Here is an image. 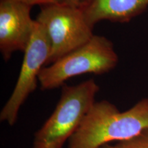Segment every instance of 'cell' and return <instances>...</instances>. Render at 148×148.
Masks as SVG:
<instances>
[{
    "label": "cell",
    "mask_w": 148,
    "mask_h": 148,
    "mask_svg": "<svg viewBox=\"0 0 148 148\" xmlns=\"http://www.w3.org/2000/svg\"><path fill=\"white\" fill-rule=\"evenodd\" d=\"M146 128L147 97L123 112L107 100L95 101L67 142V148H99L132 138Z\"/></svg>",
    "instance_id": "6da1fadb"
},
{
    "label": "cell",
    "mask_w": 148,
    "mask_h": 148,
    "mask_svg": "<svg viewBox=\"0 0 148 148\" xmlns=\"http://www.w3.org/2000/svg\"><path fill=\"white\" fill-rule=\"evenodd\" d=\"M99 86L93 79L62 86L56 106L34 133L32 148H63L95 102Z\"/></svg>",
    "instance_id": "7a4b0ae2"
},
{
    "label": "cell",
    "mask_w": 148,
    "mask_h": 148,
    "mask_svg": "<svg viewBox=\"0 0 148 148\" xmlns=\"http://www.w3.org/2000/svg\"><path fill=\"white\" fill-rule=\"evenodd\" d=\"M118 60L112 42L106 37L94 35L84 45L44 66L38 77L40 88H57L68 79L84 73H106L115 67Z\"/></svg>",
    "instance_id": "3957f363"
},
{
    "label": "cell",
    "mask_w": 148,
    "mask_h": 148,
    "mask_svg": "<svg viewBox=\"0 0 148 148\" xmlns=\"http://www.w3.org/2000/svg\"><path fill=\"white\" fill-rule=\"evenodd\" d=\"M36 21L43 27L49 43L47 65L86 43L92 27L79 7L66 4L42 5Z\"/></svg>",
    "instance_id": "277c9868"
},
{
    "label": "cell",
    "mask_w": 148,
    "mask_h": 148,
    "mask_svg": "<svg viewBox=\"0 0 148 148\" xmlns=\"http://www.w3.org/2000/svg\"><path fill=\"white\" fill-rule=\"evenodd\" d=\"M34 32L24 57L13 91L0 112V121L15 124L22 105L37 87L38 77L49 56V43L43 27L36 21Z\"/></svg>",
    "instance_id": "5b68a950"
},
{
    "label": "cell",
    "mask_w": 148,
    "mask_h": 148,
    "mask_svg": "<svg viewBox=\"0 0 148 148\" xmlns=\"http://www.w3.org/2000/svg\"><path fill=\"white\" fill-rule=\"evenodd\" d=\"M32 6L11 0L0 1V51L7 60L16 51H25L34 32Z\"/></svg>",
    "instance_id": "8992f818"
},
{
    "label": "cell",
    "mask_w": 148,
    "mask_h": 148,
    "mask_svg": "<svg viewBox=\"0 0 148 148\" xmlns=\"http://www.w3.org/2000/svg\"><path fill=\"white\" fill-rule=\"evenodd\" d=\"M79 8L93 28L96 23L103 20L130 21L148 8V0H80Z\"/></svg>",
    "instance_id": "52a82bcc"
},
{
    "label": "cell",
    "mask_w": 148,
    "mask_h": 148,
    "mask_svg": "<svg viewBox=\"0 0 148 148\" xmlns=\"http://www.w3.org/2000/svg\"><path fill=\"white\" fill-rule=\"evenodd\" d=\"M99 148H148V128L128 139L106 144Z\"/></svg>",
    "instance_id": "ba28073f"
},
{
    "label": "cell",
    "mask_w": 148,
    "mask_h": 148,
    "mask_svg": "<svg viewBox=\"0 0 148 148\" xmlns=\"http://www.w3.org/2000/svg\"><path fill=\"white\" fill-rule=\"evenodd\" d=\"M18 1L25 4L33 6L34 5H40V6L49 4H61L64 3V0H11Z\"/></svg>",
    "instance_id": "9c48e42d"
},
{
    "label": "cell",
    "mask_w": 148,
    "mask_h": 148,
    "mask_svg": "<svg viewBox=\"0 0 148 148\" xmlns=\"http://www.w3.org/2000/svg\"><path fill=\"white\" fill-rule=\"evenodd\" d=\"M79 1L80 0H64V3L73 7H79Z\"/></svg>",
    "instance_id": "30bf717a"
}]
</instances>
